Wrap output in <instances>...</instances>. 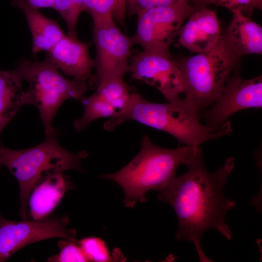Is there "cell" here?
I'll return each mask as SVG.
<instances>
[{"instance_id":"7","label":"cell","mask_w":262,"mask_h":262,"mask_svg":"<svg viewBox=\"0 0 262 262\" xmlns=\"http://www.w3.org/2000/svg\"><path fill=\"white\" fill-rule=\"evenodd\" d=\"M196 10L189 2L146 9L137 15V26L131 38L143 50L170 55L169 48L185 19Z\"/></svg>"},{"instance_id":"10","label":"cell","mask_w":262,"mask_h":262,"mask_svg":"<svg viewBox=\"0 0 262 262\" xmlns=\"http://www.w3.org/2000/svg\"><path fill=\"white\" fill-rule=\"evenodd\" d=\"M170 57L143 50L131 56L130 60L131 78L156 87L168 101L179 98L184 91L179 64Z\"/></svg>"},{"instance_id":"17","label":"cell","mask_w":262,"mask_h":262,"mask_svg":"<svg viewBox=\"0 0 262 262\" xmlns=\"http://www.w3.org/2000/svg\"><path fill=\"white\" fill-rule=\"evenodd\" d=\"M22 84L14 69L0 70V135L19 108L25 104Z\"/></svg>"},{"instance_id":"18","label":"cell","mask_w":262,"mask_h":262,"mask_svg":"<svg viewBox=\"0 0 262 262\" xmlns=\"http://www.w3.org/2000/svg\"><path fill=\"white\" fill-rule=\"evenodd\" d=\"M96 89V93L115 110L117 114L115 115L124 112L131 99L132 91L124 82L123 78L106 80Z\"/></svg>"},{"instance_id":"6","label":"cell","mask_w":262,"mask_h":262,"mask_svg":"<svg viewBox=\"0 0 262 262\" xmlns=\"http://www.w3.org/2000/svg\"><path fill=\"white\" fill-rule=\"evenodd\" d=\"M227 37L220 36L210 49L178 63L185 98L199 112L220 95L234 63V52Z\"/></svg>"},{"instance_id":"2","label":"cell","mask_w":262,"mask_h":262,"mask_svg":"<svg viewBox=\"0 0 262 262\" xmlns=\"http://www.w3.org/2000/svg\"><path fill=\"white\" fill-rule=\"evenodd\" d=\"M198 112L185 97H179L166 103H155L133 90L128 107L122 113L110 118L104 128L111 131L126 120H133L167 132L180 143L194 147H199L208 140L217 139L231 131L229 121L216 127L202 125L199 120Z\"/></svg>"},{"instance_id":"1","label":"cell","mask_w":262,"mask_h":262,"mask_svg":"<svg viewBox=\"0 0 262 262\" xmlns=\"http://www.w3.org/2000/svg\"><path fill=\"white\" fill-rule=\"evenodd\" d=\"M234 165V159L229 157L217 171L209 172L200 148L186 165L185 173L156 190L159 199L170 204L177 215L178 228L175 239L192 242L200 262H212L201 245L206 231L215 229L228 240L231 238L225 216L235 203L225 196L224 188Z\"/></svg>"},{"instance_id":"16","label":"cell","mask_w":262,"mask_h":262,"mask_svg":"<svg viewBox=\"0 0 262 262\" xmlns=\"http://www.w3.org/2000/svg\"><path fill=\"white\" fill-rule=\"evenodd\" d=\"M233 14L227 37L234 50L239 54H262V27L240 12Z\"/></svg>"},{"instance_id":"13","label":"cell","mask_w":262,"mask_h":262,"mask_svg":"<svg viewBox=\"0 0 262 262\" xmlns=\"http://www.w3.org/2000/svg\"><path fill=\"white\" fill-rule=\"evenodd\" d=\"M188 17L178 33L180 43L195 53L202 52L213 47L221 36L215 12L202 7L196 10Z\"/></svg>"},{"instance_id":"26","label":"cell","mask_w":262,"mask_h":262,"mask_svg":"<svg viewBox=\"0 0 262 262\" xmlns=\"http://www.w3.org/2000/svg\"><path fill=\"white\" fill-rule=\"evenodd\" d=\"M127 0H114L113 16L119 24L125 26L127 13Z\"/></svg>"},{"instance_id":"29","label":"cell","mask_w":262,"mask_h":262,"mask_svg":"<svg viewBox=\"0 0 262 262\" xmlns=\"http://www.w3.org/2000/svg\"><path fill=\"white\" fill-rule=\"evenodd\" d=\"M1 164H0V168H1Z\"/></svg>"},{"instance_id":"24","label":"cell","mask_w":262,"mask_h":262,"mask_svg":"<svg viewBox=\"0 0 262 262\" xmlns=\"http://www.w3.org/2000/svg\"><path fill=\"white\" fill-rule=\"evenodd\" d=\"M199 6H204L209 4L226 7L233 13L240 12L249 17L256 8L253 0H192Z\"/></svg>"},{"instance_id":"5","label":"cell","mask_w":262,"mask_h":262,"mask_svg":"<svg viewBox=\"0 0 262 262\" xmlns=\"http://www.w3.org/2000/svg\"><path fill=\"white\" fill-rule=\"evenodd\" d=\"M14 69L22 82H28L25 91V104H33L38 109L46 135L55 131L53 120L62 104L69 98L79 100L87 87L86 82L64 77L47 59L21 61Z\"/></svg>"},{"instance_id":"28","label":"cell","mask_w":262,"mask_h":262,"mask_svg":"<svg viewBox=\"0 0 262 262\" xmlns=\"http://www.w3.org/2000/svg\"><path fill=\"white\" fill-rule=\"evenodd\" d=\"M256 8L261 9L262 7V0H253Z\"/></svg>"},{"instance_id":"25","label":"cell","mask_w":262,"mask_h":262,"mask_svg":"<svg viewBox=\"0 0 262 262\" xmlns=\"http://www.w3.org/2000/svg\"><path fill=\"white\" fill-rule=\"evenodd\" d=\"M192 0H127V12L130 16L137 15L146 9L156 7L169 6L183 2H189Z\"/></svg>"},{"instance_id":"15","label":"cell","mask_w":262,"mask_h":262,"mask_svg":"<svg viewBox=\"0 0 262 262\" xmlns=\"http://www.w3.org/2000/svg\"><path fill=\"white\" fill-rule=\"evenodd\" d=\"M14 6L24 13L32 36V53L49 50L65 35L57 21L42 15L26 0H13Z\"/></svg>"},{"instance_id":"19","label":"cell","mask_w":262,"mask_h":262,"mask_svg":"<svg viewBox=\"0 0 262 262\" xmlns=\"http://www.w3.org/2000/svg\"><path fill=\"white\" fill-rule=\"evenodd\" d=\"M84 107L82 116L75 120L74 127L80 131L85 129L92 122L103 117L112 118L117 112L98 94L95 93L88 96H82L80 99Z\"/></svg>"},{"instance_id":"11","label":"cell","mask_w":262,"mask_h":262,"mask_svg":"<svg viewBox=\"0 0 262 262\" xmlns=\"http://www.w3.org/2000/svg\"><path fill=\"white\" fill-rule=\"evenodd\" d=\"M213 103L205 114L210 127H213L221 126L228 117L238 111L262 107V76L251 80L234 78L229 80Z\"/></svg>"},{"instance_id":"14","label":"cell","mask_w":262,"mask_h":262,"mask_svg":"<svg viewBox=\"0 0 262 262\" xmlns=\"http://www.w3.org/2000/svg\"><path fill=\"white\" fill-rule=\"evenodd\" d=\"M72 185L62 173L50 174L33 189L28 201L30 213L34 220L48 216Z\"/></svg>"},{"instance_id":"3","label":"cell","mask_w":262,"mask_h":262,"mask_svg":"<svg viewBox=\"0 0 262 262\" xmlns=\"http://www.w3.org/2000/svg\"><path fill=\"white\" fill-rule=\"evenodd\" d=\"M199 147L185 146L165 148L156 146L147 135L141 140V148L136 156L119 171L101 176L120 186L125 194V205L133 207L147 200V193L157 190L176 177L181 164L187 165L196 155Z\"/></svg>"},{"instance_id":"21","label":"cell","mask_w":262,"mask_h":262,"mask_svg":"<svg viewBox=\"0 0 262 262\" xmlns=\"http://www.w3.org/2000/svg\"><path fill=\"white\" fill-rule=\"evenodd\" d=\"M88 262L112 261L108 249L103 240L98 237H88L77 241Z\"/></svg>"},{"instance_id":"12","label":"cell","mask_w":262,"mask_h":262,"mask_svg":"<svg viewBox=\"0 0 262 262\" xmlns=\"http://www.w3.org/2000/svg\"><path fill=\"white\" fill-rule=\"evenodd\" d=\"M90 44L65 35L49 50L46 59L66 75L86 82L93 74L94 61L89 55Z\"/></svg>"},{"instance_id":"20","label":"cell","mask_w":262,"mask_h":262,"mask_svg":"<svg viewBox=\"0 0 262 262\" xmlns=\"http://www.w3.org/2000/svg\"><path fill=\"white\" fill-rule=\"evenodd\" d=\"M53 8L66 23L68 35L77 38L78 20L81 13L84 11L83 0H56Z\"/></svg>"},{"instance_id":"8","label":"cell","mask_w":262,"mask_h":262,"mask_svg":"<svg viewBox=\"0 0 262 262\" xmlns=\"http://www.w3.org/2000/svg\"><path fill=\"white\" fill-rule=\"evenodd\" d=\"M93 41L96 48L95 73L89 81L94 88L111 78H123L129 72L131 38L124 34L114 21L93 23Z\"/></svg>"},{"instance_id":"4","label":"cell","mask_w":262,"mask_h":262,"mask_svg":"<svg viewBox=\"0 0 262 262\" xmlns=\"http://www.w3.org/2000/svg\"><path fill=\"white\" fill-rule=\"evenodd\" d=\"M57 131L46 135L43 142L25 149L13 150L0 146V164L6 167L17 180L19 188L20 214L28 217V201L34 187L47 176L68 170L83 172L80 163L87 156L84 151L70 153L57 139Z\"/></svg>"},{"instance_id":"22","label":"cell","mask_w":262,"mask_h":262,"mask_svg":"<svg viewBox=\"0 0 262 262\" xmlns=\"http://www.w3.org/2000/svg\"><path fill=\"white\" fill-rule=\"evenodd\" d=\"M84 11L91 16L93 23L114 21V0H83Z\"/></svg>"},{"instance_id":"9","label":"cell","mask_w":262,"mask_h":262,"mask_svg":"<svg viewBox=\"0 0 262 262\" xmlns=\"http://www.w3.org/2000/svg\"><path fill=\"white\" fill-rule=\"evenodd\" d=\"M67 217L48 216L40 220L11 221L0 215V262L32 243L53 238L76 240V232L68 229Z\"/></svg>"},{"instance_id":"23","label":"cell","mask_w":262,"mask_h":262,"mask_svg":"<svg viewBox=\"0 0 262 262\" xmlns=\"http://www.w3.org/2000/svg\"><path fill=\"white\" fill-rule=\"evenodd\" d=\"M58 254L49 259L50 262H88L76 240L63 239L59 243Z\"/></svg>"},{"instance_id":"27","label":"cell","mask_w":262,"mask_h":262,"mask_svg":"<svg viewBox=\"0 0 262 262\" xmlns=\"http://www.w3.org/2000/svg\"><path fill=\"white\" fill-rule=\"evenodd\" d=\"M56 0H26L33 7L39 9L42 8H52Z\"/></svg>"},{"instance_id":"30","label":"cell","mask_w":262,"mask_h":262,"mask_svg":"<svg viewBox=\"0 0 262 262\" xmlns=\"http://www.w3.org/2000/svg\"></svg>"}]
</instances>
